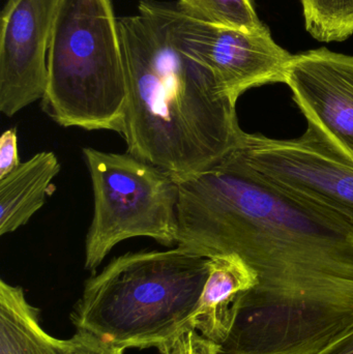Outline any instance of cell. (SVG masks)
Returning a JSON list of instances; mask_svg holds the SVG:
<instances>
[{
  "instance_id": "cell-1",
  "label": "cell",
  "mask_w": 353,
  "mask_h": 354,
  "mask_svg": "<svg viewBox=\"0 0 353 354\" xmlns=\"http://www.w3.org/2000/svg\"><path fill=\"white\" fill-rule=\"evenodd\" d=\"M211 255H240L258 277L221 354H317L353 330V227L255 177L215 206Z\"/></svg>"
},
{
  "instance_id": "cell-2",
  "label": "cell",
  "mask_w": 353,
  "mask_h": 354,
  "mask_svg": "<svg viewBox=\"0 0 353 354\" xmlns=\"http://www.w3.org/2000/svg\"><path fill=\"white\" fill-rule=\"evenodd\" d=\"M128 83L122 135L128 153L178 179L204 171L238 149L236 103L215 75L172 47L140 14L118 19Z\"/></svg>"
},
{
  "instance_id": "cell-3",
  "label": "cell",
  "mask_w": 353,
  "mask_h": 354,
  "mask_svg": "<svg viewBox=\"0 0 353 354\" xmlns=\"http://www.w3.org/2000/svg\"><path fill=\"white\" fill-rule=\"evenodd\" d=\"M209 258L182 248L114 258L85 282L70 320L120 348H155L192 330Z\"/></svg>"
},
{
  "instance_id": "cell-4",
  "label": "cell",
  "mask_w": 353,
  "mask_h": 354,
  "mask_svg": "<svg viewBox=\"0 0 353 354\" xmlns=\"http://www.w3.org/2000/svg\"><path fill=\"white\" fill-rule=\"evenodd\" d=\"M43 107L64 128L122 134L128 83L111 0H56Z\"/></svg>"
},
{
  "instance_id": "cell-5",
  "label": "cell",
  "mask_w": 353,
  "mask_h": 354,
  "mask_svg": "<svg viewBox=\"0 0 353 354\" xmlns=\"http://www.w3.org/2000/svg\"><path fill=\"white\" fill-rule=\"evenodd\" d=\"M93 183V216L85 241V270H95L112 249L134 237L178 243L176 177L131 153L83 149Z\"/></svg>"
},
{
  "instance_id": "cell-6",
  "label": "cell",
  "mask_w": 353,
  "mask_h": 354,
  "mask_svg": "<svg viewBox=\"0 0 353 354\" xmlns=\"http://www.w3.org/2000/svg\"><path fill=\"white\" fill-rule=\"evenodd\" d=\"M139 12L157 23L172 47L209 68L234 103L249 89L284 83L292 55L267 27L255 32L226 28L153 0H141Z\"/></svg>"
},
{
  "instance_id": "cell-7",
  "label": "cell",
  "mask_w": 353,
  "mask_h": 354,
  "mask_svg": "<svg viewBox=\"0 0 353 354\" xmlns=\"http://www.w3.org/2000/svg\"><path fill=\"white\" fill-rule=\"evenodd\" d=\"M233 156L269 187L333 212L353 227V163L310 124L302 136L292 139L245 132Z\"/></svg>"
},
{
  "instance_id": "cell-8",
  "label": "cell",
  "mask_w": 353,
  "mask_h": 354,
  "mask_svg": "<svg viewBox=\"0 0 353 354\" xmlns=\"http://www.w3.org/2000/svg\"><path fill=\"white\" fill-rule=\"evenodd\" d=\"M56 0H8L0 20V111L12 118L47 87Z\"/></svg>"
},
{
  "instance_id": "cell-9",
  "label": "cell",
  "mask_w": 353,
  "mask_h": 354,
  "mask_svg": "<svg viewBox=\"0 0 353 354\" xmlns=\"http://www.w3.org/2000/svg\"><path fill=\"white\" fill-rule=\"evenodd\" d=\"M284 83L308 124L353 163V56L325 48L292 55Z\"/></svg>"
},
{
  "instance_id": "cell-10",
  "label": "cell",
  "mask_w": 353,
  "mask_h": 354,
  "mask_svg": "<svg viewBox=\"0 0 353 354\" xmlns=\"http://www.w3.org/2000/svg\"><path fill=\"white\" fill-rule=\"evenodd\" d=\"M257 283V272L238 254L209 258V274L191 322L192 330L223 344L233 328L240 299Z\"/></svg>"
},
{
  "instance_id": "cell-11",
  "label": "cell",
  "mask_w": 353,
  "mask_h": 354,
  "mask_svg": "<svg viewBox=\"0 0 353 354\" xmlns=\"http://www.w3.org/2000/svg\"><path fill=\"white\" fill-rule=\"evenodd\" d=\"M60 171L55 153L41 151L0 178V235L24 226L54 191V177Z\"/></svg>"
},
{
  "instance_id": "cell-12",
  "label": "cell",
  "mask_w": 353,
  "mask_h": 354,
  "mask_svg": "<svg viewBox=\"0 0 353 354\" xmlns=\"http://www.w3.org/2000/svg\"><path fill=\"white\" fill-rule=\"evenodd\" d=\"M68 340L48 334L22 287L0 281V354H66Z\"/></svg>"
},
{
  "instance_id": "cell-13",
  "label": "cell",
  "mask_w": 353,
  "mask_h": 354,
  "mask_svg": "<svg viewBox=\"0 0 353 354\" xmlns=\"http://www.w3.org/2000/svg\"><path fill=\"white\" fill-rule=\"evenodd\" d=\"M307 31L323 43L353 35V0H300Z\"/></svg>"
},
{
  "instance_id": "cell-14",
  "label": "cell",
  "mask_w": 353,
  "mask_h": 354,
  "mask_svg": "<svg viewBox=\"0 0 353 354\" xmlns=\"http://www.w3.org/2000/svg\"><path fill=\"white\" fill-rule=\"evenodd\" d=\"M176 6L218 26L251 32L267 28L257 15L253 0H178Z\"/></svg>"
},
{
  "instance_id": "cell-15",
  "label": "cell",
  "mask_w": 353,
  "mask_h": 354,
  "mask_svg": "<svg viewBox=\"0 0 353 354\" xmlns=\"http://www.w3.org/2000/svg\"><path fill=\"white\" fill-rule=\"evenodd\" d=\"M162 354H221L220 345L203 338L196 330H188L161 349Z\"/></svg>"
},
{
  "instance_id": "cell-16",
  "label": "cell",
  "mask_w": 353,
  "mask_h": 354,
  "mask_svg": "<svg viewBox=\"0 0 353 354\" xmlns=\"http://www.w3.org/2000/svg\"><path fill=\"white\" fill-rule=\"evenodd\" d=\"M126 349L108 344L86 330H77L68 340L66 354H124Z\"/></svg>"
},
{
  "instance_id": "cell-17",
  "label": "cell",
  "mask_w": 353,
  "mask_h": 354,
  "mask_svg": "<svg viewBox=\"0 0 353 354\" xmlns=\"http://www.w3.org/2000/svg\"><path fill=\"white\" fill-rule=\"evenodd\" d=\"M20 162L18 151V136L15 128L6 130L0 138V178L16 169Z\"/></svg>"
},
{
  "instance_id": "cell-18",
  "label": "cell",
  "mask_w": 353,
  "mask_h": 354,
  "mask_svg": "<svg viewBox=\"0 0 353 354\" xmlns=\"http://www.w3.org/2000/svg\"><path fill=\"white\" fill-rule=\"evenodd\" d=\"M317 354H353V330Z\"/></svg>"
}]
</instances>
